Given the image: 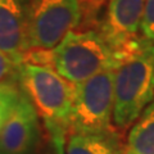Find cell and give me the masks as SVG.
Here are the masks:
<instances>
[{"label":"cell","instance_id":"cell-3","mask_svg":"<svg viewBox=\"0 0 154 154\" xmlns=\"http://www.w3.org/2000/svg\"><path fill=\"white\" fill-rule=\"evenodd\" d=\"M153 99L154 44L148 42L114 72V128L121 135L131 128Z\"/></svg>","mask_w":154,"mask_h":154},{"label":"cell","instance_id":"cell-13","mask_svg":"<svg viewBox=\"0 0 154 154\" xmlns=\"http://www.w3.org/2000/svg\"><path fill=\"white\" fill-rule=\"evenodd\" d=\"M18 68L19 66H17L5 53L0 50V84L9 76H12L14 72H18Z\"/></svg>","mask_w":154,"mask_h":154},{"label":"cell","instance_id":"cell-15","mask_svg":"<svg viewBox=\"0 0 154 154\" xmlns=\"http://www.w3.org/2000/svg\"><path fill=\"white\" fill-rule=\"evenodd\" d=\"M44 141H45V145H44L42 154H64V144H66V141L46 137L45 135H44Z\"/></svg>","mask_w":154,"mask_h":154},{"label":"cell","instance_id":"cell-2","mask_svg":"<svg viewBox=\"0 0 154 154\" xmlns=\"http://www.w3.org/2000/svg\"><path fill=\"white\" fill-rule=\"evenodd\" d=\"M126 60L95 28L71 31L51 50V68L75 85L103 72L116 71Z\"/></svg>","mask_w":154,"mask_h":154},{"label":"cell","instance_id":"cell-8","mask_svg":"<svg viewBox=\"0 0 154 154\" xmlns=\"http://www.w3.org/2000/svg\"><path fill=\"white\" fill-rule=\"evenodd\" d=\"M28 0H0V50L17 66L23 63Z\"/></svg>","mask_w":154,"mask_h":154},{"label":"cell","instance_id":"cell-6","mask_svg":"<svg viewBox=\"0 0 154 154\" xmlns=\"http://www.w3.org/2000/svg\"><path fill=\"white\" fill-rule=\"evenodd\" d=\"M145 0H109L95 30L110 48L130 59L148 44L141 36Z\"/></svg>","mask_w":154,"mask_h":154},{"label":"cell","instance_id":"cell-14","mask_svg":"<svg viewBox=\"0 0 154 154\" xmlns=\"http://www.w3.org/2000/svg\"><path fill=\"white\" fill-rule=\"evenodd\" d=\"M79 2L81 5L82 17H86L89 21H93V17H95L94 14L98 13V11L107 0H79Z\"/></svg>","mask_w":154,"mask_h":154},{"label":"cell","instance_id":"cell-5","mask_svg":"<svg viewBox=\"0 0 154 154\" xmlns=\"http://www.w3.org/2000/svg\"><path fill=\"white\" fill-rule=\"evenodd\" d=\"M114 72H103L76 85L68 134L117 131L113 126Z\"/></svg>","mask_w":154,"mask_h":154},{"label":"cell","instance_id":"cell-11","mask_svg":"<svg viewBox=\"0 0 154 154\" xmlns=\"http://www.w3.org/2000/svg\"><path fill=\"white\" fill-rule=\"evenodd\" d=\"M22 95V89L9 82L0 84V131Z\"/></svg>","mask_w":154,"mask_h":154},{"label":"cell","instance_id":"cell-9","mask_svg":"<svg viewBox=\"0 0 154 154\" xmlns=\"http://www.w3.org/2000/svg\"><path fill=\"white\" fill-rule=\"evenodd\" d=\"M64 154H123L122 135L118 131L105 134H68Z\"/></svg>","mask_w":154,"mask_h":154},{"label":"cell","instance_id":"cell-12","mask_svg":"<svg viewBox=\"0 0 154 154\" xmlns=\"http://www.w3.org/2000/svg\"><path fill=\"white\" fill-rule=\"evenodd\" d=\"M141 36L154 44V0H145V9L141 23Z\"/></svg>","mask_w":154,"mask_h":154},{"label":"cell","instance_id":"cell-1","mask_svg":"<svg viewBox=\"0 0 154 154\" xmlns=\"http://www.w3.org/2000/svg\"><path fill=\"white\" fill-rule=\"evenodd\" d=\"M17 73L22 91L44 122L45 136L66 141L76 85L51 67L22 63Z\"/></svg>","mask_w":154,"mask_h":154},{"label":"cell","instance_id":"cell-16","mask_svg":"<svg viewBox=\"0 0 154 154\" xmlns=\"http://www.w3.org/2000/svg\"><path fill=\"white\" fill-rule=\"evenodd\" d=\"M0 154H3V153H2V152H0Z\"/></svg>","mask_w":154,"mask_h":154},{"label":"cell","instance_id":"cell-10","mask_svg":"<svg viewBox=\"0 0 154 154\" xmlns=\"http://www.w3.org/2000/svg\"><path fill=\"white\" fill-rule=\"evenodd\" d=\"M123 154H154V99L130 128Z\"/></svg>","mask_w":154,"mask_h":154},{"label":"cell","instance_id":"cell-7","mask_svg":"<svg viewBox=\"0 0 154 154\" xmlns=\"http://www.w3.org/2000/svg\"><path fill=\"white\" fill-rule=\"evenodd\" d=\"M44 139L40 118L30 99L22 95L0 131L3 154H31Z\"/></svg>","mask_w":154,"mask_h":154},{"label":"cell","instance_id":"cell-4","mask_svg":"<svg viewBox=\"0 0 154 154\" xmlns=\"http://www.w3.org/2000/svg\"><path fill=\"white\" fill-rule=\"evenodd\" d=\"M79 0H28L26 11V48L53 50L80 25ZM26 51V53H27Z\"/></svg>","mask_w":154,"mask_h":154}]
</instances>
